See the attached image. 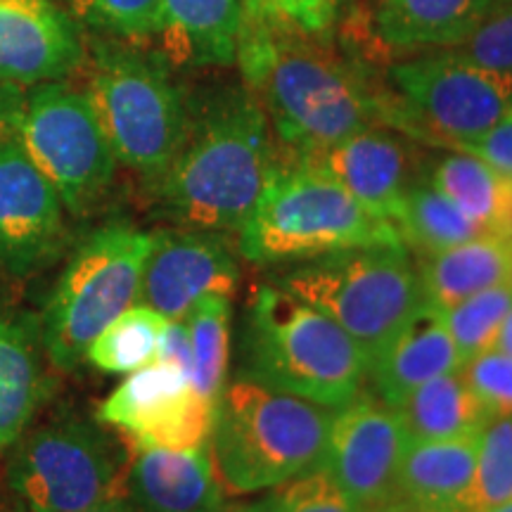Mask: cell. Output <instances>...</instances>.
Wrapping results in <instances>:
<instances>
[{"label": "cell", "instance_id": "cell-29", "mask_svg": "<svg viewBox=\"0 0 512 512\" xmlns=\"http://www.w3.org/2000/svg\"><path fill=\"white\" fill-rule=\"evenodd\" d=\"M434 188L444 192L451 202H456L470 219L482 223L489 233L501 204L505 176L484 164L482 159L453 150L451 155L434 162L430 176Z\"/></svg>", "mask_w": 512, "mask_h": 512}, {"label": "cell", "instance_id": "cell-6", "mask_svg": "<svg viewBox=\"0 0 512 512\" xmlns=\"http://www.w3.org/2000/svg\"><path fill=\"white\" fill-rule=\"evenodd\" d=\"M83 93L117 162L157 181L181 150L190 124L169 64L128 43H98Z\"/></svg>", "mask_w": 512, "mask_h": 512}, {"label": "cell", "instance_id": "cell-2", "mask_svg": "<svg viewBox=\"0 0 512 512\" xmlns=\"http://www.w3.org/2000/svg\"><path fill=\"white\" fill-rule=\"evenodd\" d=\"M271 124L245 86L223 88L190 117L169 169L157 178L159 202L192 230H240L278 169Z\"/></svg>", "mask_w": 512, "mask_h": 512}, {"label": "cell", "instance_id": "cell-43", "mask_svg": "<svg viewBox=\"0 0 512 512\" xmlns=\"http://www.w3.org/2000/svg\"><path fill=\"white\" fill-rule=\"evenodd\" d=\"M508 285H510V290H512V256H510V273H508Z\"/></svg>", "mask_w": 512, "mask_h": 512}, {"label": "cell", "instance_id": "cell-21", "mask_svg": "<svg viewBox=\"0 0 512 512\" xmlns=\"http://www.w3.org/2000/svg\"><path fill=\"white\" fill-rule=\"evenodd\" d=\"M494 0H375L373 27L384 48L399 53L458 46Z\"/></svg>", "mask_w": 512, "mask_h": 512}, {"label": "cell", "instance_id": "cell-19", "mask_svg": "<svg viewBox=\"0 0 512 512\" xmlns=\"http://www.w3.org/2000/svg\"><path fill=\"white\" fill-rule=\"evenodd\" d=\"M242 0H162L157 55L171 67H230L238 62Z\"/></svg>", "mask_w": 512, "mask_h": 512}, {"label": "cell", "instance_id": "cell-33", "mask_svg": "<svg viewBox=\"0 0 512 512\" xmlns=\"http://www.w3.org/2000/svg\"><path fill=\"white\" fill-rule=\"evenodd\" d=\"M79 22L121 41H152L162 0H67Z\"/></svg>", "mask_w": 512, "mask_h": 512}, {"label": "cell", "instance_id": "cell-22", "mask_svg": "<svg viewBox=\"0 0 512 512\" xmlns=\"http://www.w3.org/2000/svg\"><path fill=\"white\" fill-rule=\"evenodd\" d=\"M479 434L425 441L408 439L396 472V498L460 508L475 475Z\"/></svg>", "mask_w": 512, "mask_h": 512}, {"label": "cell", "instance_id": "cell-26", "mask_svg": "<svg viewBox=\"0 0 512 512\" xmlns=\"http://www.w3.org/2000/svg\"><path fill=\"white\" fill-rule=\"evenodd\" d=\"M392 223L399 230L403 247H411L422 256L444 252L448 247L486 235L482 223L470 219L427 178H418L406 190Z\"/></svg>", "mask_w": 512, "mask_h": 512}, {"label": "cell", "instance_id": "cell-20", "mask_svg": "<svg viewBox=\"0 0 512 512\" xmlns=\"http://www.w3.org/2000/svg\"><path fill=\"white\" fill-rule=\"evenodd\" d=\"M458 368L460 356L446 328L444 309L425 299L387 349L370 363L368 373L373 394L396 408L425 382Z\"/></svg>", "mask_w": 512, "mask_h": 512}, {"label": "cell", "instance_id": "cell-37", "mask_svg": "<svg viewBox=\"0 0 512 512\" xmlns=\"http://www.w3.org/2000/svg\"><path fill=\"white\" fill-rule=\"evenodd\" d=\"M453 150L467 152V155L482 159L484 164H489L498 174L512 176V114L505 117L501 124L482 133L479 138L460 143Z\"/></svg>", "mask_w": 512, "mask_h": 512}, {"label": "cell", "instance_id": "cell-39", "mask_svg": "<svg viewBox=\"0 0 512 512\" xmlns=\"http://www.w3.org/2000/svg\"><path fill=\"white\" fill-rule=\"evenodd\" d=\"M375 512H465L456 505H432V503H415L406 498H396V501L382 505Z\"/></svg>", "mask_w": 512, "mask_h": 512}, {"label": "cell", "instance_id": "cell-10", "mask_svg": "<svg viewBox=\"0 0 512 512\" xmlns=\"http://www.w3.org/2000/svg\"><path fill=\"white\" fill-rule=\"evenodd\" d=\"M128 456L95 422H50L17 446L8 486L24 512H81L124 489Z\"/></svg>", "mask_w": 512, "mask_h": 512}, {"label": "cell", "instance_id": "cell-35", "mask_svg": "<svg viewBox=\"0 0 512 512\" xmlns=\"http://www.w3.org/2000/svg\"><path fill=\"white\" fill-rule=\"evenodd\" d=\"M460 375L491 418L512 415V358L489 349L460 366Z\"/></svg>", "mask_w": 512, "mask_h": 512}, {"label": "cell", "instance_id": "cell-30", "mask_svg": "<svg viewBox=\"0 0 512 512\" xmlns=\"http://www.w3.org/2000/svg\"><path fill=\"white\" fill-rule=\"evenodd\" d=\"M512 498V415L491 418L479 434L475 475L460 508L484 512Z\"/></svg>", "mask_w": 512, "mask_h": 512}, {"label": "cell", "instance_id": "cell-34", "mask_svg": "<svg viewBox=\"0 0 512 512\" xmlns=\"http://www.w3.org/2000/svg\"><path fill=\"white\" fill-rule=\"evenodd\" d=\"M446 53L484 69L512 74V0H494L470 36L446 48Z\"/></svg>", "mask_w": 512, "mask_h": 512}, {"label": "cell", "instance_id": "cell-17", "mask_svg": "<svg viewBox=\"0 0 512 512\" xmlns=\"http://www.w3.org/2000/svg\"><path fill=\"white\" fill-rule=\"evenodd\" d=\"M81 60L74 24L50 0H0V83L57 81Z\"/></svg>", "mask_w": 512, "mask_h": 512}, {"label": "cell", "instance_id": "cell-9", "mask_svg": "<svg viewBox=\"0 0 512 512\" xmlns=\"http://www.w3.org/2000/svg\"><path fill=\"white\" fill-rule=\"evenodd\" d=\"M389 128L437 147L475 140L512 114V74L484 69L446 50L387 69Z\"/></svg>", "mask_w": 512, "mask_h": 512}, {"label": "cell", "instance_id": "cell-24", "mask_svg": "<svg viewBox=\"0 0 512 512\" xmlns=\"http://www.w3.org/2000/svg\"><path fill=\"white\" fill-rule=\"evenodd\" d=\"M408 439H453L479 434L491 415L470 392L460 368L415 389L396 406Z\"/></svg>", "mask_w": 512, "mask_h": 512}, {"label": "cell", "instance_id": "cell-38", "mask_svg": "<svg viewBox=\"0 0 512 512\" xmlns=\"http://www.w3.org/2000/svg\"><path fill=\"white\" fill-rule=\"evenodd\" d=\"M489 233L498 235V238H503L512 245V176H505L501 204H498L496 219L491 223Z\"/></svg>", "mask_w": 512, "mask_h": 512}, {"label": "cell", "instance_id": "cell-13", "mask_svg": "<svg viewBox=\"0 0 512 512\" xmlns=\"http://www.w3.org/2000/svg\"><path fill=\"white\" fill-rule=\"evenodd\" d=\"M394 406L358 392L332 418L320 470L366 512L396 501V472L406 446Z\"/></svg>", "mask_w": 512, "mask_h": 512}, {"label": "cell", "instance_id": "cell-15", "mask_svg": "<svg viewBox=\"0 0 512 512\" xmlns=\"http://www.w3.org/2000/svg\"><path fill=\"white\" fill-rule=\"evenodd\" d=\"M240 268L226 242L209 230H164L152 240L138 299L169 320L185 318L207 294L230 297Z\"/></svg>", "mask_w": 512, "mask_h": 512}, {"label": "cell", "instance_id": "cell-18", "mask_svg": "<svg viewBox=\"0 0 512 512\" xmlns=\"http://www.w3.org/2000/svg\"><path fill=\"white\" fill-rule=\"evenodd\" d=\"M121 494L140 512H223V484L207 446L131 448Z\"/></svg>", "mask_w": 512, "mask_h": 512}, {"label": "cell", "instance_id": "cell-32", "mask_svg": "<svg viewBox=\"0 0 512 512\" xmlns=\"http://www.w3.org/2000/svg\"><path fill=\"white\" fill-rule=\"evenodd\" d=\"M238 512H366L332 482L325 470H309L304 475L273 486L268 496Z\"/></svg>", "mask_w": 512, "mask_h": 512}, {"label": "cell", "instance_id": "cell-36", "mask_svg": "<svg viewBox=\"0 0 512 512\" xmlns=\"http://www.w3.org/2000/svg\"><path fill=\"white\" fill-rule=\"evenodd\" d=\"M245 17L325 34L335 17V0H242Z\"/></svg>", "mask_w": 512, "mask_h": 512}, {"label": "cell", "instance_id": "cell-23", "mask_svg": "<svg viewBox=\"0 0 512 512\" xmlns=\"http://www.w3.org/2000/svg\"><path fill=\"white\" fill-rule=\"evenodd\" d=\"M510 256V242L491 233L425 256L418 268L425 299L439 309H448L472 294L505 285Z\"/></svg>", "mask_w": 512, "mask_h": 512}, {"label": "cell", "instance_id": "cell-8", "mask_svg": "<svg viewBox=\"0 0 512 512\" xmlns=\"http://www.w3.org/2000/svg\"><path fill=\"white\" fill-rule=\"evenodd\" d=\"M152 240L128 223H107L81 242L43 313L41 342L55 368L79 366L95 337L131 309Z\"/></svg>", "mask_w": 512, "mask_h": 512}, {"label": "cell", "instance_id": "cell-12", "mask_svg": "<svg viewBox=\"0 0 512 512\" xmlns=\"http://www.w3.org/2000/svg\"><path fill=\"white\" fill-rule=\"evenodd\" d=\"M98 418L124 434L131 448L185 451L207 444L216 408L197 394L185 370L157 358L107 396Z\"/></svg>", "mask_w": 512, "mask_h": 512}, {"label": "cell", "instance_id": "cell-3", "mask_svg": "<svg viewBox=\"0 0 512 512\" xmlns=\"http://www.w3.org/2000/svg\"><path fill=\"white\" fill-rule=\"evenodd\" d=\"M335 411L249 377L226 384L211 430V460L223 489L256 494L316 470Z\"/></svg>", "mask_w": 512, "mask_h": 512}, {"label": "cell", "instance_id": "cell-11", "mask_svg": "<svg viewBox=\"0 0 512 512\" xmlns=\"http://www.w3.org/2000/svg\"><path fill=\"white\" fill-rule=\"evenodd\" d=\"M12 126L17 143L69 211L81 214L110 188L117 157L83 91L60 81L38 83Z\"/></svg>", "mask_w": 512, "mask_h": 512}, {"label": "cell", "instance_id": "cell-31", "mask_svg": "<svg viewBox=\"0 0 512 512\" xmlns=\"http://www.w3.org/2000/svg\"><path fill=\"white\" fill-rule=\"evenodd\" d=\"M512 309L510 285H496L482 290L463 302L444 309L446 328L456 344L460 366L484 351L494 349L505 316Z\"/></svg>", "mask_w": 512, "mask_h": 512}, {"label": "cell", "instance_id": "cell-4", "mask_svg": "<svg viewBox=\"0 0 512 512\" xmlns=\"http://www.w3.org/2000/svg\"><path fill=\"white\" fill-rule=\"evenodd\" d=\"M242 351L249 380L328 408L354 399L368 373L354 339L278 283L254 292Z\"/></svg>", "mask_w": 512, "mask_h": 512}, {"label": "cell", "instance_id": "cell-42", "mask_svg": "<svg viewBox=\"0 0 512 512\" xmlns=\"http://www.w3.org/2000/svg\"><path fill=\"white\" fill-rule=\"evenodd\" d=\"M484 512H512V498L508 503H503V505H496V508H491V510H484Z\"/></svg>", "mask_w": 512, "mask_h": 512}, {"label": "cell", "instance_id": "cell-27", "mask_svg": "<svg viewBox=\"0 0 512 512\" xmlns=\"http://www.w3.org/2000/svg\"><path fill=\"white\" fill-rule=\"evenodd\" d=\"M188 330L192 387L219 411L226 392L230 354V302L223 294H207L181 318Z\"/></svg>", "mask_w": 512, "mask_h": 512}, {"label": "cell", "instance_id": "cell-5", "mask_svg": "<svg viewBox=\"0 0 512 512\" xmlns=\"http://www.w3.org/2000/svg\"><path fill=\"white\" fill-rule=\"evenodd\" d=\"M373 245H403L394 223L302 159L278 164L240 228V252L254 264L318 259Z\"/></svg>", "mask_w": 512, "mask_h": 512}, {"label": "cell", "instance_id": "cell-40", "mask_svg": "<svg viewBox=\"0 0 512 512\" xmlns=\"http://www.w3.org/2000/svg\"><path fill=\"white\" fill-rule=\"evenodd\" d=\"M81 512H140V510L131 501H128L124 494H117V496L107 498V501L93 505V508L81 510Z\"/></svg>", "mask_w": 512, "mask_h": 512}, {"label": "cell", "instance_id": "cell-25", "mask_svg": "<svg viewBox=\"0 0 512 512\" xmlns=\"http://www.w3.org/2000/svg\"><path fill=\"white\" fill-rule=\"evenodd\" d=\"M41 387L34 332L19 318L0 313V451L27 427Z\"/></svg>", "mask_w": 512, "mask_h": 512}, {"label": "cell", "instance_id": "cell-7", "mask_svg": "<svg viewBox=\"0 0 512 512\" xmlns=\"http://www.w3.org/2000/svg\"><path fill=\"white\" fill-rule=\"evenodd\" d=\"M278 285L335 320L361 349L368 368L425 302L420 273L403 245L318 256L280 275Z\"/></svg>", "mask_w": 512, "mask_h": 512}, {"label": "cell", "instance_id": "cell-28", "mask_svg": "<svg viewBox=\"0 0 512 512\" xmlns=\"http://www.w3.org/2000/svg\"><path fill=\"white\" fill-rule=\"evenodd\" d=\"M169 318L150 306L126 309L95 337L86 358L102 373H133L157 361Z\"/></svg>", "mask_w": 512, "mask_h": 512}, {"label": "cell", "instance_id": "cell-14", "mask_svg": "<svg viewBox=\"0 0 512 512\" xmlns=\"http://www.w3.org/2000/svg\"><path fill=\"white\" fill-rule=\"evenodd\" d=\"M62 245V197L22 145L0 140V268L29 275Z\"/></svg>", "mask_w": 512, "mask_h": 512}, {"label": "cell", "instance_id": "cell-1", "mask_svg": "<svg viewBox=\"0 0 512 512\" xmlns=\"http://www.w3.org/2000/svg\"><path fill=\"white\" fill-rule=\"evenodd\" d=\"M238 64L242 86L294 157L389 121V98L332 53L323 34L245 17Z\"/></svg>", "mask_w": 512, "mask_h": 512}, {"label": "cell", "instance_id": "cell-41", "mask_svg": "<svg viewBox=\"0 0 512 512\" xmlns=\"http://www.w3.org/2000/svg\"><path fill=\"white\" fill-rule=\"evenodd\" d=\"M494 349L503 351V354H508V356L512 358V309H510V313H508V316H505V320H503L501 332H498Z\"/></svg>", "mask_w": 512, "mask_h": 512}, {"label": "cell", "instance_id": "cell-16", "mask_svg": "<svg viewBox=\"0 0 512 512\" xmlns=\"http://www.w3.org/2000/svg\"><path fill=\"white\" fill-rule=\"evenodd\" d=\"M316 166L382 219H394L406 190L418 181L415 157L389 126H370L325 150L294 157Z\"/></svg>", "mask_w": 512, "mask_h": 512}]
</instances>
